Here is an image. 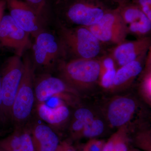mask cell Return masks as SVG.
<instances>
[{
  "label": "cell",
  "mask_w": 151,
  "mask_h": 151,
  "mask_svg": "<svg viewBox=\"0 0 151 151\" xmlns=\"http://www.w3.org/2000/svg\"><path fill=\"white\" fill-rule=\"evenodd\" d=\"M74 119L84 122L85 124H89L94 120V115L90 110L86 108H81L74 112Z\"/></svg>",
  "instance_id": "22"
},
{
  "label": "cell",
  "mask_w": 151,
  "mask_h": 151,
  "mask_svg": "<svg viewBox=\"0 0 151 151\" xmlns=\"http://www.w3.org/2000/svg\"><path fill=\"white\" fill-rule=\"evenodd\" d=\"M137 105L130 97H119L111 100L108 105L107 117L113 127H125L136 113Z\"/></svg>",
  "instance_id": "13"
},
{
  "label": "cell",
  "mask_w": 151,
  "mask_h": 151,
  "mask_svg": "<svg viewBox=\"0 0 151 151\" xmlns=\"http://www.w3.org/2000/svg\"><path fill=\"white\" fill-rule=\"evenodd\" d=\"M84 126L85 124L84 122L73 119L70 127V133L72 137L76 139L82 136Z\"/></svg>",
  "instance_id": "23"
},
{
  "label": "cell",
  "mask_w": 151,
  "mask_h": 151,
  "mask_svg": "<svg viewBox=\"0 0 151 151\" xmlns=\"http://www.w3.org/2000/svg\"><path fill=\"white\" fill-rule=\"evenodd\" d=\"M35 104L45 103L53 97H64L76 95L77 91L71 88L61 78L45 73L35 78Z\"/></svg>",
  "instance_id": "8"
},
{
  "label": "cell",
  "mask_w": 151,
  "mask_h": 151,
  "mask_svg": "<svg viewBox=\"0 0 151 151\" xmlns=\"http://www.w3.org/2000/svg\"><path fill=\"white\" fill-rule=\"evenodd\" d=\"M105 143L103 140L91 139L85 145L83 151H103Z\"/></svg>",
  "instance_id": "25"
},
{
  "label": "cell",
  "mask_w": 151,
  "mask_h": 151,
  "mask_svg": "<svg viewBox=\"0 0 151 151\" xmlns=\"http://www.w3.org/2000/svg\"><path fill=\"white\" fill-rule=\"evenodd\" d=\"M104 129L103 122L99 119H94L91 123L85 124L82 136L87 138H94L101 135Z\"/></svg>",
  "instance_id": "21"
},
{
  "label": "cell",
  "mask_w": 151,
  "mask_h": 151,
  "mask_svg": "<svg viewBox=\"0 0 151 151\" xmlns=\"http://www.w3.org/2000/svg\"><path fill=\"white\" fill-rule=\"evenodd\" d=\"M6 7V0H0V25L3 17H4V13Z\"/></svg>",
  "instance_id": "29"
},
{
  "label": "cell",
  "mask_w": 151,
  "mask_h": 151,
  "mask_svg": "<svg viewBox=\"0 0 151 151\" xmlns=\"http://www.w3.org/2000/svg\"><path fill=\"white\" fill-rule=\"evenodd\" d=\"M137 145L146 151H151L150 139V136H139L137 137Z\"/></svg>",
  "instance_id": "27"
},
{
  "label": "cell",
  "mask_w": 151,
  "mask_h": 151,
  "mask_svg": "<svg viewBox=\"0 0 151 151\" xmlns=\"http://www.w3.org/2000/svg\"><path fill=\"white\" fill-rule=\"evenodd\" d=\"M23 62V72L12 109L11 121L14 128L27 124L35 105V66L28 55L24 57Z\"/></svg>",
  "instance_id": "1"
},
{
  "label": "cell",
  "mask_w": 151,
  "mask_h": 151,
  "mask_svg": "<svg viewBox=\"0 0 151 151\" xmlns=\"http://www.w3.org/2000/svg\"><path fill=\"white\" fill-rule=\"evenodd\" d=\"M33 49L35 63L46 69L51 68L63 51L60 42L45 30L36 37Z\"/></svg>",
  "instance_id": "10"
},
{
  "label": "cell",
  "mask_w": 151,
  "mask_h": 151,
  "mask_svg": "<svg viewBox=\"0 0 151 151\" xmlns=\"http://www.w3.org/2000/svg\"><path fill=\"white\" fill-rule=\"evenodd\" d=\"M21 58L11 56L3 64L0 71L4 113L7 122L11 121L12 109L23 72Z\"/></svg>",
  "instance_id": "5"
},
{
  "label": "cell",
  "mask_w": 151,
  "mask_h": 151,
  "mask_svg": "<svg viewBox=\"0 0 151 151\" xmlns=\"http://www.w3.org/2000/svg\"><path fill=\"white\" fill-rule=\"evenodd\" d=\"M7 122L3 106L2 94L1 87V77H0V126L4 125Z\"/></svg>",
  "instance_id": "28"
},
{
  "label": "cell",
  "mask_w": 151,
  "mask_h": 151,
  "mask_svg": "<svg viewBox=\"0 0 151 151\" xmlns=\"http://www.w3.org/2000/svg\"><path fill=\"white\" fill-rule=\"evenodd\" d=\"M151 49V39L145 37L137 40L119 44L111 51L110 56L119 67L147 55Z\"/></svg>",
  "instance_id": "11"
},
{
  "label": "cell",
  "mask_w": 151,
  "mask_h": 151,
  "mask_svg": "<svg viewBox=\"0 0 151 151\" xmlns=\"http://www.w3.org/2000/svg\"><path fill=\"white\" fill-rule=\"evenodd\" d=\"M99 59L100 72L98 81L104 88L111 89L117 70L116 64L110 55L102 57Z\"/></svg>",
  "instance_id": "17"
},
{
  "label": "cell",
  "mask_w": 151,
  "mask_h": 151,
  "mask_svg": "<svg viewBox=\"0 0 151 151\" xmlns=\"http://www.w3.org/2000/svg\"><path fill=\"white\" fill-rule=\"evenodd\" d=\"M117 8L126 26L148 19L137 6L130 1L120 4Z\"/></svg>",
  "instance_id": "18"
},
{
  "label": "cell",
  "mask_w": 151,
  "mask_h": 151,
  "mask_svg": "<svg viewBox=\"0 0 151 151\" xmlns=\"http://www.w3.org/2000/svg\"><path fill=\"white\" fill-rule=\"evenodd\" d=\"M0 151H35L27 126L14 128L10 134L0 140Z\"/></svg>",
  "instance_id": "15"
},
{
  "label": "cell",
  "mask_w": 151,
  "mask_h": 151,
  "mask_svg": "<svg viewBox=\"0 0 151 151\" xmlns=\"http://www.w3.org/2000/svg\"><path fill=\"white\" fill-rule=\"evenodd\" d=\"M29 35L19 27L10 15L4 16L0 25V44L14 50L21 58L31 46Z\"/></svg>",
  "instance_id": "9"
},
{
  "label": "cell",
  "mask_w": 151,
  "mask_h": 151,
  "mask_svg": "<svg viewBox=\"0 0 151 151\" xmlns=\"http://www.w3.org/2000/svg\"><path fill=\"white\" fill-rule=\"evenodd\" d=\"M105 1L117 3V4H118V5H119L120 4H123V3L129 2L130 0H105Z\"/></svg>",
  "instance_id": "31"
},
{
  "label": "cell",
  "mask_w": 151,
  "mask_h": 151,
  "mask_svg": "<svg viewBox=\"0 0 151 151\" xmlns=\"http://www.w3.org/2000/svg\"><path fill=\"white\" fill-rule=\"evenodd\" d=\"M29 130L35 151H55L60 141L54 129L39 119H30L26 124Z\"/></svg>",
  "instance_id": "12"
},
{
  "label": "cell",
  "mask_w": 151,
  "mask_h": 151,
  "mask_svg": "<svg viewBox=\"0 0 151 151\" xmlns=\"http://www.w3.org/2000/svg\"><path fill=\"white\" fill-rule=\"evenodd\" d=\"M25 2L43 16L46 7V0H25Z\"/></svg>",
  "instance_id": "26"
},
{
  "label": "cell",
  "mask_w": 151,
  "mask_h": 151,
  "mask_svg": "<svg viewBox=\"0 0 151 151\" xmlns=\"http://www.w3.org/2000/svg\"><path fill=\"white\" fill-rule=\"evenodd\" d=\"M68 143V142L66 141L60 142L59 145L55 151H65Z\"/></svg>",
  "instance_id": "30"
},
{
  "label": "cell",
  "mask_w": 151,
  "mask_h": 151,
  "mask_svg": "<svg viewBox=\"0 0 151 151\" xmlns=\"http://www.w3.org/2000/svg\"><path fill=\"white\" fill-rule=\"evenodd\" d=\"M128 33H130L134 35L145 37L151 31V20L146 19L145 20L133 23L127 26Z\"/></svg>",
  "instance_id": "20"
},
{
  "label": "cell",
  "mask_w": 151,
  "mask_h": 151,
  "mask_svg": "<svg viewBox=\"0 0 151 151\" xmlns=\"http://www.w3.org/2000/svg\"><path fill=\"white\" fill-rule=\"evenodd\" d=\"M65 151H76V150L73 146L70 145V143L68 142Z\"/></svg>",
  "instance_id": "32"
},
{
  "label": "cell",
  "mask_w": 151,
  "mask_h": 151,
  "mask_svg": "<svg viewBox=\"0 0 151 151\" xmlns=\"http://www.w3.org/2000/svg\"><path fill=\"white\" fill-rule=\"evenodd\" d=\"M146 55L119 67L116 70L111 89H122L131 84L142 70L143 60Z\"/></svg>",
  "instance_id": "16"
},
{
  "label": "cell",
  "mask_w": 151,
  "mask_h": 151,
  "mask_svg": "<svg viewBox=\"0 0 151 151\" xmlns=\"http://www.w3.org/2000/svg\"><path fill=\"white\" fill-rule=\"evenodd\" d=\"M86 27L100 42L116 45L125 41L128 33L117 8L109 9L97 24Z\"/></svg>",
  "instance_id": "6"
},
{
  "label": "cell",
  "mask_w": 151,
  "mask_h": 151,
  "mask_svg": "<svg viewBox=\"0 0 151 151\" xmlns=\"http://www.w3.org/2000/svg\"><path fill=\"white\" fill-rule=\"evenodd\" d=\"M63 13L68 21L88 27L97 24L110 8L103 0H67Z\"/></svg>",
  "instance_id": "4"
},
{
  "label": "cell",
  "mask_w": 151,
  "mask_h": 151,
  "mask_svg": "<svg viewBox=\"0 0 151 151\" xmlns=\"http://www.w3.org/2000/svg\"><path fill=\"white\" fill-rule=\"evenodd\" d=\"M35 108L38 119L55 131L65 124L70 116L69 109L62 102L54 107H50L45 103H37Z\"/></svg>",
  "instance_id": "14"
},
{
  "label": "cell",
  "mask_w": 151,
  "mask_h": 151,
  "mask_svg": "<svg viewBox=\"0 0 151 151\" xmlns=\"http://www.w3.org/2000/svg\"><path fill=\"white\" fill-rule=\"evenodd\" d=\"M59 33L63 51L74 57L73 59H92L100 54L101 42L87 27L61 25Z\"/></svg>",
  "instance_id": "2"
},
{
  "label": "cell",
  "mask_w": 151,
  "mask_h": 151,
  "mask_svg": "<svg viewBox=\"0 0 151 151\" xmlns=\"http://www.w3.org/2000/svg\"><path fill=\"white\" fill-rule=\"evenodd\" d=\"M129 141L125 127H121L105 143L103 151H128Z\"/></svg>",
  "instance_id": "19"
},
{
  "label": "cell",
  "mask_w": 151,
  "mask_h": 151,
  "mask_svg": "<svg viewBox=\"0 0 151 151\" xmlns=\"http://www.w3.org/2000/svg\"><path fill=\"white\" fill-rule=\"evenodd\" d=\"M132 2L137 6L151 20V0H132Z\"/></svg>",
  "instance_id": "24"
},
{
  "label": "cell",
  "mask_w": 151,
  "mask_h": 151,
  "mask_svg": "<svg viewBox=\"0 0 151 151\" xmlns=\"http://www.w3.org/2000/svg\"><path fill=\"white\" fill-rule=\"evenodd\" d=\"M10 15L18 25L35 38L45 30L43 16L22 0H6Z\"/></svg>",
  "instance_id": "7"
},
{
  "label": "cell",
  "mask_w": 151,
  "mask_h": 151,
  "mask_svg": "<svg viewBox=\"0 0 151 151\" xmlns=\"http://www.w3.org/2000/svg\"><path fill=\"white\" fill-rule=\"evenodd\" d=\"M56 1V2L59 4V3H61L63 2H65V1H67V0H55Z\"/></svg>",
  "instance_id": "33"
},
{
  "label": "cell",
  "mask_w": 151,
  "mask_h": 151,
  "mask_svg": "<svg viewBox=\"0 0 151 151\" xmlns=\"http://www.w3.org/2000/svg\"><path fill=\"white\" fill-rule=\"evenodd\" d=\"M60 78L76 91L89 88L98 81L99 59L74 58L58 66Z\"/></svg>",
  "instance_id": "3"
}]
</instances>
